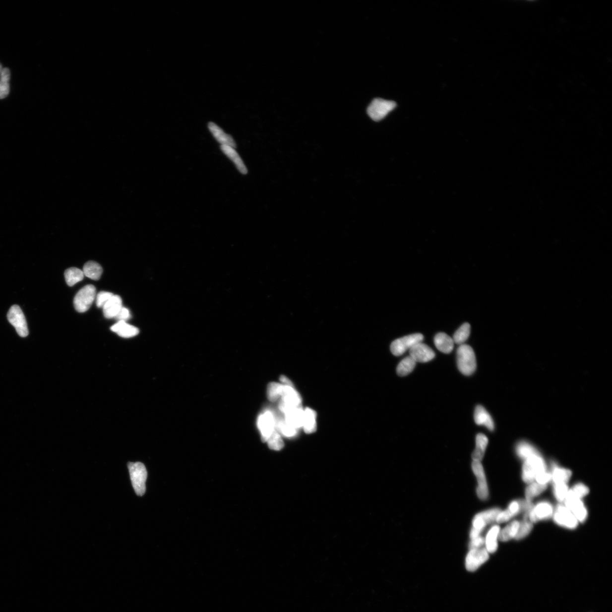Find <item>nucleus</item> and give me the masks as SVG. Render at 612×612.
Here are the masks:
<instances>
[{"mask_svg": "<svg viewBox=\"0 0 612 612\" xmlns=\"http://www.w3.org/2000/svg\"><path fill=\"white\" fill-rule=\"evenodd\" d=\"M457 364L459 371L470 376L476 371V359L474 349L470 345L462 344L457 350Z\"/></svg>", "mask_w": 612, "mask_h": 612, "instance_id": "nucleus-1", "label": "nucleus"}, {"mask_svg": "<svg viewBox=\"0 0 612 612\" xmlns=\"http://www.w3.org/2000/svg\"><path fill=\"white\" fill-rule=\"evenodd\" d=\"M547 472V466L541 455H532L525 460L522 468V479L527 484L534 483L536 477Z\"/></svg>", "mask_w": 612, "mask_h": 612, "instance_id": "nucleus-2", "label": "nucleus"}, {"mask_svg": "<svg viewBox=\"0 0 612 612\" xmlns=\"http://www.w3.org/2000/svg\"><path fill=\"white\" fill-rule=\"evenodd\" d=\"M128 469L134 490L138 496H142L146 491V481L148 473L144 465L140 462L129 463Z\"/></svg>", "mask_w": 612, "mask_h": 612, "instance_id": "nucleus-3", "label": "nucleus"}, {"mask_svg": "<svg viewBox=\"0 0 612 612\" xmlns=\"http://www.w3.org/2000/svg\"><path fill=\"white\" fill-rule=\"evenodd\" d=\"M96 297V288L92 285H87L82 288L75 295L73 304L75 309L79 312H85L92 305Z\"/></svg>", "mask_w": 612, "mask_h": 612, "instance_id": "nucleus-4", "label": "nucleus"}, {"mask_svg": "<svg viewBox=\"0 0 612 612\" xmlns=\"http://www.w3.org/2000/svg\"><path fill=\"white\" fill-rule=\"evenodd\" d=\"M279 405L280 411L285 414L291 409L302 408V398L294 386L284 385Z\"/></svg>", "mask_w": 612, "mask_h": 612, "instance_id": "nucleus-5", "label": "nucleus"}, {"mask_svg": "<svg viewBox=\"0 0 612 612\" xmlns=\"http://www.w3.org/2000/svg\"><path fill=\"white\" fill-rule=\"evenodd\" d=\"M396 103L393 101L377 98L374 99L368 107L367 113L373 121L378 122L382 120L391 111L395 109Z\"/></svg>", "mask_w": 612, "mask_h": 612, "instance_id": "nucleus-6", "label": "nucleus"}, {"mask_svg": "<svg viewBox=\"0 0 612 612\" xmlns=\"http://www.w3.org/2000/svg\"><path fill=\"white\" fill-rule=\"evenodd\" d=\"M424 336L421 333L412 334L393 341L391 345V351L393 355H403L413 346L423 342Z\"/></svg>", "mask_w": 612, "mask_h": 612, "instance_id": "nucleus-7", "label": "nucleus"}, {"mask_svg": "<svg viewBox=\"0 0 612 612\" xmlns=\"http://www.w3.org/2000/svg\"><path fill=\"white\" fill-rule=\"evenodd\" d=\"M7 317L9 323L14 326L19 336L25 337L29 335L26 318L19 306H11L7 313Z\"/></svg>", "mask_w": 612, "mask_h": 612, "instance_id": "nucleus-8", "label": "nucleus"}, {"mask_svg": "<svg viewBox=\"0 0 612 612\" xmlns=\"http://www.w3.org/2000/svg\"><path fill=\"white\" fill-rule=\"evenodd\" d=\"M257 426L263 442H267L270 436L276 430V418L270 411H265L258 418Z\"/></svg>", "mask_w": 612, "mask_h": 612, "instance_id": "nucleus-9", "label": "nucleus"}, {"mask_svg": "<svg viewBox=\"0 0 612 612\" xmlns=\"http://www.w3.org/2000/svg\"><path fill=\"white\" fill-rule=\"evenodd\" d=\"M554 522L560 526L574 530L578 525V521L572 512L566 506L558 505L553 512Z\"/></svg>", "mask_w": 612, "mask_h": 612, "instance_id": "nucleus-10", "label": "nucleus"}, {"mask_svg": "<svg viewBox=\"0 0 612 612\" xmlns=\"http://www.w3.org/2000/svg\"><path fill=\"white\" fill-rule=\"evenodd\" d=\"M489 558L490 554L486 548L470 550L466 559V569L470 571H475L486 563Z\"/></svg>", "mask_w": 612, "mask_h": 612, "instance_id": "nucleus-11", "label": "nucleus"}, {"mask_svg": "<svg viewBox=\"0 0 612 612\" xmlns=\"http://www.w3.org/2000/svg\"><path fill=\"white\" fill-rule=\"evenodd\" d=\"M565 506L573 514L578 522H585L587 518L586 508L581 499L576 498L568 491L565 499Z\"/></svg>", "mask_w": 612, "mask_h": 612, "instance_id": "nucleus-12", "label": "nucleus"}, {"mask_svg": "<svg viewBox=\"0 0 612 612\" xmlns=\"http://www.w3.org/2000/svg\"><path fill=\"white\" fill-rule=\"evenodd\" d=\"M472 467L478 480V487L477 488V494L480 499L486 500L489 496V490L483 465L481 462L473 461Z\"/></svg>", "mask_w": 612, "mask_h": 612, "instance_id": "nucleus-13", "label": "nucleus"}, {"mask_svg": "<svg viewBox=\"0 0 612 612\" xmlns=\"http://www.w3.org/2000/svg\"><path fill=\"white\" fill-rule=\"evenodd\" d=\"M411 357L416 363H426L434 359L435 354L428 345L422 342L416 344L409 350Z\"/></svg>", "mask_w": 612, "mask_h": 612, "instance_id": "nucleus-14", "label": "nucleus"}, {"mask_svg": "<svg viewBox=\"0 0 612 612\" xmlns=\"http://www.w3.org/2000/svg\"><path fill=\"white\" fill-rule=\"evenodd\" d=\"M553 508L551 504L547 502H540L534 506L528 514V517L532 523H536L540 520L550 519L553 515Z\"/></svg>", "mask_w": 612, "mask_h": 612, "instance_id": "nucleus-15", "label": "nucleus"}, {"mask_svg": "<svg viewBox=\"0 0 612 612\" xmlns=\"http://www.w3.org/2000/svg\"><path fill=\"white\" fill-rule=\"evenodd\" d=\"M208 129L217 141L219 142L221 145L229 146L234 149L237 148L236 142L231 135L226 133L223 129H222L215 123L209 122Z\"/></svg>", "mask_w": 612, "mask_h": 612, "instance_id": "nucleus-16", "label": "nucleus"}, {"mask_svg": "<svg viewBox=\"0 0 612 612\" xmlns=\"http://www.w3.org/2000/svg\"><path fill=\"white\" fill-rule=\"evenodd\" d=\"M122 307L120 296L114 295L103 307V314L107 319L116 317Z\"/></svg>", "mask_w": 612, "mask_h": 612, "instance_id": "nucleus-17", "label": "nucleus"}, {"mask_svg": "<svg viewBox=\"0 0 612 612\" xmlns=\"http://www.w3.org/2000/svg\"><path fill=\"white\" fill-rule=\"evenodd\" d=\"M284 415V420L297 430L303 428L304 418V410L302 408L291 409Z\"/></svg>", "mask_w": 612, "mask_h": 612, "instance_id": "nucleus-18", "label": "nucleus"}, {"mask_svg": "<svg viewBox=\"0 0 612 612\" xmlns=\"http://www.w3.org/2000/svg\"><path fill=\"white\" fill-rule=\"evenodd\" d=\"M474 419L475 423L478 425H483L489 430L492 431L494 428V424L491 416L486 409L482 405L477 406L475 411Z\"/></svg>", "mask_w": 612, "mask_h": 612, "instance_id": "nucleus-19", "label": "nucleus"}, {"mask_svg": "<svg viewBox=\"0 0 612 612\" xmlns=\"http://www.w3.org/2000/svg\"><path fill=\"white\" fill-rule=\"evenodd\" d=\"M111 329L123 338L133 337L137 336L140 332L137 327L126 323L125 321H119L111 327Z\"/></svg>", "mask_w": 612, "mask_h": 612, "instance_id": "nucleus-20", "label": "nucleus"}, {"mask_svg": "<svg viewBox=\"0 0 612 612\" xmlns=\"http://www.w3.org/2000/svg\"><path fill=\"white\" fill-rule=\"evenodd\" d=\"M220 149L230 160H232L237 167L239 172L244 175L247 174L248 170L245 166L243 160L238 154L235 149L229 146L221 145Z\"/></svg>", "mask_w": 612, "mask_h": 612, "instance_id": "nucleus-21", "label": "nucleus"}, {"mask_svg": "<svg viewBox=\"0 0 612 612\" xmlns=\"http://www.w3.org/2000/svg\"><path fill=\"white\" fill-rule=\"evenodd\" d=\"M435 347L441 352L445 354L450 353L454 347V342L452 338L444 333H439L434 337Z\"/></svg>", "mask_w": 612, "mask_h": 612, "instance_id": "nucleus-22", "label": "nucleus"}, {"mask_svg": "<svg viewBox=\"0 0 612 612\" xmlns=\"http://www.w3.org/2000/svg\"><path fill=\"white\" fill-rule=\"evenodd\" d=\"M500 531V527L498 526H494L488 532L486 538L485 539V544L486 546V549L489 553H495L497 550Z\"/></svg>", "mask_w": 612, "mask_h": 612, "instance_id": "nucleus-23", "label": "nucleus"}, {"mask_svg": "<svg viewBox=\"0 0 612 612\" xmlns=\"http://www.w3.org/2000/svg\"><path fill=\"white\" fill-rule=\"evenodd\" d=\"M488 442L489 440L487 436L484 434H479L476 436V446L472 455L473 461L481 462V461L484 458L485 453H486Z\"/></svg>", "mask_w": 612, "mask_h": 612, "instance_id": "nucleus-24", "label": "nucleus"}, {"mask_svg": "<svg viewBox=\"0 0 612 612\" xmlns=\"http://www.w3.org/2000/svg\"><path fill=\"white\" fill-rule=\"evenodd\" d=\"M316 413L312 409L306 408L304 411L303 428L307 434H311L316 430Z\"/></svg>", "mask_w": 612, "mask_h": 612, "instance_id": "nucleus-25", "label": "nucleus"}, {"mask_svg": "<svg viewBox=\"0 0 612 612\" xmlns=\"http://www.w3.org/2000/svg\"><path fill=\"white\" fill-rule=\"evenodd\" d=\"M83 272L84 276L89 279L99 280L103 273V269L97 262L90 261L85 264L83 268Z\"/></svg>", "mask_w": 612, "mask_h": 612, "instance_id": "nucleus-26", "label": "nucleus"}, {"mask_svg": "<svg viewBox=\"0 0 612 612\" xmlns=\"http://www.w3.org/2000/svg\"><path fill=\"white\" fill-rule=\"evenodd\" d=\"M553 473L551 474V480H553L554 484H567L569 482L571 475L572 472L569 470L565 468H558L553 464Z\"/></svg>", "mask_w": 612, "mask_h": 612, "instance_id": "nucleus-27", "label": "nucleus"}, {"mask_svg": "<svg viewBox=\"0 0 612 612\" xmlns=\"http://www.w3.org/2000/svg\"><path fill=\"white\" fill-rule=\"evenodd\" d=\"M519 526L520 523L518 521L512 522L502 531H500L498 539L501 542H506L515 538L517 535Z\"/></svg>", "mask_w": 612, "mask_h": 612, "instance_id": "nucleus-28", "label": "nucleus"}, {"mask_svg": "<svg viewBox=\"0 0 612 612\" xmlns=\"http://www.w3.org/2000/svg\"><path fill=\"white\" fill-rule=\"evenodd\" d=\"M10 78V72L9 68H3L0 74V99L5 98L9 94Z\"/></svg>", "mask_w": 612, "mask_h": 612, "instance_id": "nucleus-29", "label": "nucleus"}, {"mask_svg": "<svg viewBox=\"0 0 612 612\" xmlns=\"http://www.w3.org/2000/svg\"><path fill=\"white\" fill-rule=\"evenodd\" d=\"M416 365V361L410 356L405 358L397 366L396 369L397 375L400 376L408 375L414 369Z\"/></svg>", "mask_w": 612, "mask_h": 612, "instance_id": "nucleus-30", "label": "nucleus"}, {"mask_svg": "<svg viewBox=\"0 0 612 612\" xmlns=\"http://www.w3.org/2000/svg\"><path fill=\"white\" fill-rule=\"evenodd\" d=\"M66 283L69 287H73L84 278V274L81 269L71 267L66 270L65 273Z\"/></svg>", "mask_w": 612, "mask_h": 612, "instance_id": "nucleus-31", "label": "nucleus"}, {"mask_svg": "<svg viewBox=\"0 0 612 612\" xmlns=\"http://www.w3.org/2000/svg\"><path fill=\"white\" fill-rule=\"evenodd\" d=\"M516 451L519 458L523 460H526L532 455L540 454L539 452L533 446L526 442L518 443L516 447Z\"/></svg>", "mask_w": 612, "mask_h": 612, "instance_id": "nucleus-32", "label": "nucleus"}, {"mask_svg": "<svg viewBox=\"0 0 612 612\" xmlns=\"http://www.w3.org/2000/svg\"><path fill=\"white\" fill-rule=\"evenodd\" d=\"M470 324L467 323H464L454 333L452 338L453 341L454 343L459 345L464 344L470 337Z\"/></svg>", "mask_w": 612, "mask_h": 612, "instance_id": "nucleus-33", "label": "nucleus"}, {"mask_svg": "<svg viewBox=\"0 0 612 612\" xmlns=\"http://www.w3.org/2000/svg\"><path fill=\"white\" fill-rule=\"evenodd\" d=\"M529 512H526L525 514H524V519L522 522L520 523L517 535H516L515 538L516 540H519L526 538V536L530 534L532 528H533V523L530 521L529 517H528Z\"/></svg>", "mask_w": 612, "mask_h": 612, "instance_id": "nucleus-34", "label": "nucleus"}, {"mask_svg": "<svg viewBox=\"0 0 612 612\" xmlns=\"http://www.w3.org/2000/svg\"><path fill=\"white\" fill-rule=\"evenodd\" d=\"M547 488V485H542L535 483L530 484V486L527 487L526 490V498L528 501H531L532 499L542 494L543 492L545 491Z\"/></svg>", "mask_w": 612, "mask_h": 612, "instance_id": "nucleus-35", "label": "nucleus"}, {"mask_svg": "<svg viewBox=\"0 0 612 612\" xmlns=\"http://www.w3.org/2000/svg\"><path fill=\"white\" fill-rule=\"evenodd\" d=\"M284 385L276 382L270 383L268 387V399L272 402H275L281 397L283 393Z\"/></svg>", "mask_w": 612, "mask_h": 612, "instance_id": "nucleus-36", "label": "nucleus"}, {"mask_svg": "<svg viewBox=\"0 0 612 612\" xmlns=\"http://www.w3.org/2000/svg\"><path fill=\"white\" fill-rule=\"evenodd\" d=\"M268 446L272 450L279 451L284 446V443L279 431L275 430L267 440Z\"/></svg>", "mask_w": 612, "mask_h": 612, "instance_id": "nucleus-37", "label": "nucleus"}, {"mask_svg": "<svg viewBox=\"0 0 612 612\" xmlns=\"http://www.w3.org/2000/svg\"><path fill=\"white\" fill-rule=\"evenodd\" d=\"M501 510L498 508H492V509L484 511L478 515L482 518L483 521L486 523L487 525L490 524L494 522H496V518L500 513Z\"/></svg>", "mask_w": 612, "mask_h": 612, "instance_id": "nucleus-38", "label": "nucleus"}, {"mask_svg": "<svg viewBox=\"0 0 612 612\" xmlns=\"http://www.w3.org/2000/svg\"><path fill=\"white\" fill-rule=\"evenodd\" d=\"M569 488L567 484H554V494L559 502H561L565 500Z\"/></svg>", "mask_w": 612, "mask_h": 612, "instance_id": "nucleus-39", "label": "nucleus"}, {"mask_svg": "<svg viewBox=\"0 0 612 612\" xmlns=\"http://www.w3.org/2000/svg\"><path fill=\"white\" fill-rule=\"evenodd\" d=\"M570 494L576 498L581 499L589 493V488L582 483L576 484L571 490H569Z\"/></svg>", "mask_w": 612, "mask_h": 612, "instance_id": "nucleus-40", "label": "nucleus"}, {"mask_svg": "<svg viewBox=\"0 0 612 612\" xmlns=\"http://www.w3.org/2000/svg\"><path fill=\"white\" fill-rule=\"evenodd\" d=\"M114 296L113 293L107 292L99 293L96 297V304L99 308L103 307L111 297Z\"/></svg>", "mask_w": 612, "mask_h": 612, "instance_id": "nucleus-41", "label": "nucleus"}, {"mask_svg": "<svg viewBox=\"0 0 612 612\" xmlns=\"http://www.w3.org/2000/svg\"><path fill=\"white\" fill-rule=\"evenodd\" d=\"M485 544V539L482 536H479L478 537L471 539L470 544H469V548L470 550L478 549L482 548Z\"/></svg>", "mask_w": 612, "mask_h": 612, "instance_id": "nucleus-42", "label": "nucleus"}, {"mask_svg": "<svg viewBox=\"0 0 612 612\" xmlns=\"http://www.w3.org/2000/svg\"><path fill=\"white\" fill-rule=\"evenodd\" d=\"M535 480L538 484L547 485L551 480V474L545 472L536 477Z\"/></svg>", "mask_w": 612, "mask_h": 612, "instance_id": "nucleus-43", "label": "nucleus"}, {"mask_svg": "<svg viewBox=\"0 0 612 612\" xmlns=\"http://www.w3.org/2000/svg\"><path fill=\"white\" fill-rule=\"evenodd\" d=\"M131 316L130 312L128 308L122 307L121 311H119L118 315L116 316V319L119 321H125L130 319Z\"/></svg>", "mask_w": 612, "mask_h": 612, "instance_id": "nucleus-44", "label": "nucleus"}, {"mask_svg": "<svg viewBox=\"0 0 612 612\" xmlns=\"http://www.w3.org/2000/svg\"><path fill=\"white\" fill-rule=\"evenodd\" d=\"M280 381L282 384L285 385H289V386H294L292 381L290 380L287 377L281 376L280 377Z\"/></svg>", "mask_w": 612, "mask_h": 612, "instance_id": "nucleus-45", "label": "nucleus"}, {"mask_svg": "<svg viewBox=\"0 0 612 612\" xmlns=\"http://www.w3.org/2000/svg\"><path fill=\"white\" fill-rule=\"evenodd\" d=\"M2 69V65L1 64V63H0V74H1Z\"/></svg>", "mask_w": 612, "mask_h": 612, "instance_id": "nucleus-46", "label": "nucleus"}]
</instances>
